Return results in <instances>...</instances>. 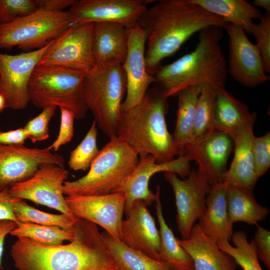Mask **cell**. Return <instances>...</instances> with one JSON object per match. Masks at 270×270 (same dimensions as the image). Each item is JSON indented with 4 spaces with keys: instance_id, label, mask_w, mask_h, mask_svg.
Returning a JSON list of instances; mask_svg holds the SVG:
<instances>
[{
    "instance_id": "obj_1",
    "label": "cell",
    "mask_w": 270,
    "mask_h": 270,
    "mask_svg": "<svg viewBox=\"0 0 270 270\" xmlns=\"http://www.w3.org/2000/svg\"><path fill=\"white\" fill-rule=\"evenodd\" d=\"M146 36L145 59L154 76L162 61L172 56L193 34L208 26L228 24L191 0H160L147 7L138 22Z\"/></svg>"
},
{
    "instance_id": "obj_2",
    "label": "cell",
    "mask_w": 270,
    "mask_h": 270,
    "mask_svg": "<svg viewBox=\"0 0 270 270\" xmlns=\"http://www.w3.org/2000/svg\"><path fill=\"white\" fill-rule=\"evenodd\" d=\"M68 244H40L18 238L10 256L18 270H118L97 225L78 218Z\"/></svg>"
},
{
    "instance_id": "obj_3",
    "label": "cell",
    "mask_w": 270,
    "mask_h": 270,
    "mask_svg": "<svg viewBox=\"0 0 270 270\" xmlns=\"http://www.w3.org/2000/svg\"><path fill=\"white\" fill-rule=\"evenodd\" d=\"M223 29L212 26L201 30L192 52L162 66L154 75V88L168 98L196 85L207 84L214 88L224 87L228 72L220 45Z\"/></svg>"
},
{
    "instance_id": "obj_4",
    "label": "cell",
    "mask_w": 270,
    "mask_h": 270,
    "mask_svg": "<svg viewBox=\"0 0 270 270\" xmlns=\"http://www.w3.org/2000/svg\"><path fill=\"white\" fill-rule=\"evenodd\" d=\"M168 106L167 98L154 87L138 104L121 110L117 136L139 158L150 154L158 164L172 160L180 152L168 130L165 116Z\"/></svg>"
},
{
    "instance_id": "obj_5",
    "label": "cell",
    "mask_w": 270,
    "mask_h": 270,
    "mask_svg": "<svg viewBox=\"0 0 270 270\" xmlns=\"http://www.w3.org/2000/svg\"><path fill=\"white\" fill-rule=\"evenodd\" d=\"M138 160L133 148L118 136H112L100 150L85 176L64 182L63 194L66 196H98L114 192L132 172Z\"/></svg>"
},
{
    "instance_id": "obj_6",
    "label": "cell",
    "mask_w": 270,
    "mask_h": 270,
    "mask_svg": "<svg viewBox=\"0 0 270 270\" xmlns=\"http://www.w3.org/2000/svg\"><path fill=\"white\" fill-rule=\"evenodd\" d=\"M126 86L125 72L118 63L94 66L84 78L82 92L88 109L98 128L110 138L117 136Z\"/></svg>"
},
{
    "instance_id": "obj_7",
    "label": "cell",
    "mask_w": 270,
    "mask_h": 270,
    "mask_svg": "<svg viewBox=\"0 0 270 270\" xmlns=\"http://www.w3.org/2000/svg\"><path fill=\"white\" fill-rule=\"evenodd\" d=\"M86 72L51 65H37L28 83L30 101L37 108H62L72 112L77 120L88 110L82 92Z\"/></svg>"
},
{
    "instance_id": "obj_8",
    "label": "cell",
    "mask_w": 270,
    "mask_h": 270,
    "mask_svg": "<svg viewBox=\"0 0 270 270\" xmlns=\"http://www.w3.org/2000/svg\"><path fill=\"white\" fill-rule=\"evenodd\" d=\"M74 24L70 11L37 9L26 16L0 23V48L17 46L24 50H38Z\"/></svg>"
},
{
    "instance_id": "obj_9",
    "label": "cell",
    "mask_w": 270,
    "mask_h": 270,
    "mask_svg": "<svg viewBox=\"0 0 270 270\" xmlns=\"http://www.w3.org/2000/svg\"><path fill=\"white\" fill-rule=\"evenodd\" d=\"M68 174L64 167L44 164L30 178L10 186L9 192L16 198L31 200L76 219L68 206L62 192L64 184Z\"/></svg>"
},
{
    "instance_id": "obj_10",
    "label": "cell",
    "mask_w": 270,
    "mask_h": 270,
    "mask_svg": "<svg viewBox=\"0 0 270 270\" xmlns=\"http://www.w3.org/2000/svg\"><path fill=\"white\" fill-rule=\"evenodd\" d=\"M92 23L72 25L52 40L38 65L89 71L94 66L92 50Z\"/></svg>"
},
{
    "instance_id": "obj_11",
    "label": "cell",
    "mask_w": 270,
    "mask_h": 270,
    "mask_svg": "<svg viewBox=\"0 0 270 270\" xmlns=\"http://www.w3.org/2000/svg\"><path fill=\"white\" fill-rule=\"evenodd\" d=\"M52 42L26 52L14 55L0 52V94L7 107L15 110L26 107L30 102L28 87L31 75Z\"/></svg>"
},
{
    "instance_id": "obj_12",
    "label": "cell",
    "mask_w": 270,
    "mask_h": 270,
    "mask_svg": "<svg viewBox=\"0 0 270 270\" xmlns=\"http://www.w3.org/2000/svg\"><path fill=\"white\" fill-rule=\"evenodd\" d=\"M164 174L174 194L178 232L182 239H186L204 212L211 186L198 169L190 170L184 180L170 172H164Z\"/></svg>"
},
{
    "instance_id": "obj_13",
    "label": "cell",
    "mask_w": 270,
    "mask_h": 270,
    "mask_svg": "<svg viewBox=\"0 0 270 270\" xmlns=\"http://www.w3.org/2000/svg\"><path fill=\"white\" fill-rule=\"evenodd\" d=\"M190 162L185 156L162 164L157 163L154 157L150 154L140 157L134 168L114 192L125 196L126 215L137 200L144 202L147 206L155 202L160 188L158 186L155 194L149 189V181L154 174L161 172H170L182 178L186 177L190 172Z\"/></svg>"
},
{
    "instance_id": "obj_14",
    "label": "cell",
    "mask_w": 270,
    "mask_h": 270,
    "mask_svg": "<svg viewBox=\"0 0 270 270\" xmlns=\"http://www.w3.org/2000/svg\"><path fill=\"white\" fill-rule=\"evenodd\" d=\"M64 167V160L48 146L30 148L23 145L0 144V192L33 176L42 165Z\"/></svg>"
},
{
    "instance_id": "obj_15",
    "label": "cell",
    "mask_w": 270,
    "mask_h": 270,
    "mask_svg": "<svg viewBox=\"0 0 270 270\" xmlns=\"http://www.w3.org/2000/svg\"><path fill=\"white\" fill-rule=\"evenodd\" d=\"M234 147V140L228 134L214 130L186 144L182 156L197 162L198 170L212 186L224 182L228 160Z\"/></svg>"
},
{
    "instance_id": "obj_16",
    "label": "cell",
    "mask_w": 270,
    "mask_h": 270,
    "mask_svg": "<svg viewBox=\"0 0 270 270\" xmlns=\"http://www.w3.org/2000/svg\"><path fill=\"white\" fill-rule=\"evenodd\" d=\"M228 36V72L243 86L254 88L270 80L256 46L240 28L228 24L224 28Z\"/></svg>"
},
{
    "instance_id": "obj_17",
    "label": "cell",
    "mask_w": 270,
    "mask_h": 270,
    "mask_svg": "<svg viewBox=\"0 0 270 270\" xmlns=\"http://www.w3.org/2000/svg\"><path fill=\"white\" fill-rule=\"evenodd\" d=\"M66 200L73 214L96 225L112 236L120 239L126 197L114 192L98 196H66Z\"/></svg>"
},
{
    "instance_id": "obj_18",
    "label": "cell",
    "mask_w": 270,
    "mask_h": 270,
    "mask_svg": "<svg viewBox=\"0 0 270 270\" xmlns=\"http://www.w3.org/2000/svg\"><path fill=\"white\" fill-rule=\"evenodd\" d=\"M128 46L122 68L126 78V96L122 111L134 108L143 100L148 87L155 82L146 70L145 54L146 36L138 23L127 28Z\"/></svg>"
},
{
    "instance_id": "obj_19",
    "label": "cell",
    "mask_w": 270,
    "mask_h": 270,
    "mask_svg": "<svg viewBox=\"0 0 270 270\" xmlns=\"http://www.w3.org/2000/svg\"><path fill=\"white\" fill-rule=\"evenodd\" d=\"M146 4L144 0H76L69 11L76 24L111 22L127 28L138 22Z\"/></svg>"
},
{
    "instance_id": "obj_20",
    "label": "cell",
    "mask_w": 270,
    "mask_h": 270,
    "mask_svg": "<svg viewBox=\"0 0 270 270\" xmlns=\"http://www.w3.org/2000/svg\"><path fill=\"white\" fill-rule=\"evenodd\" d=\"M147 206L136 202L122 220L120 240L130 248L160 261V235ZM161 262V261H160Z\"/></svg>"
},
{
    "instance_id": "obj_21",
    "label": "cell",
    "mask_w": 270,
    "mask_h": 270,
    "mask_svg": "<svg viewBox=\"0 0 270 270\" xmlns=\"http://www.w3.org/2000/svg\"><path fill=\"white\" fill-rule=\"evenodd\" d=\"M128 46L127 28L124 25L111 22L92 23V50L94 66L122 64Z\"/></svg>"
},
{
    "instance_id": "obj_22",
    "label": "cell",
    "mask_w": 270,
    "mask_h": 270,
    "mask_svg": "<svg viewBox=\"0 0 270 270\" xmlns=\"http://www.w3.org/2000/svg\"><path fill=\"white\" fill-rule=\"evenodd\" d=\"M194 262V270H236L238 264L229 254L206 236L195 224L186 239H178Z\"/></svg>"
},
{
    "instance_id": "obj_23",
    "label": "cell",
    "mask_w": 270,
    "mask_h": 270,
    "mask_svg": "<svg viewBox=\"0 0 270 270\" xmlns=\"http://www.w3.org/2000/svg\"><path fill=\"white\" fill-rule=\"evenodd\" d=\"M227 186L224 182L211 186L204 212L198 224L202 231L217 244L230 242L234 232L227 208Z\"/></svg>"
},
{
    "instance_id": "obj_24",
    "label": "cell",
    "mask_w": 270,
    "mask_h": 270,
    "mask_svg": "<svg viewBox=\"0 0 270 270\" xmlns=\"http://www.w3.org/2000/svg\"><path fill=\"white\" fill-rule=\"evenodd\" d=\"M213 126L214 130L228 134L232 138L244 128L254 123L256 114L236 98L224 86L214 88Z\"/></svg>"
},
{
    "instance_id": "obj_25",
    "label": "cell",
    "mask_w": 270,
    "mask_h": 270,
    "mask_svg": "<svg viewBox=\"0 0 270 270\" xmlns=\"http://www.w3.org/2000/svg\"><path fill=\"white\" fill-rule=\"evenodd\" d=\"M250 123L232 138L234 154L224 182L254 189L258 179L254 168L252 142L254 136Z\"/></svg>"
},
{
    "instance_id": "obj_26",
    "label": "cell",
    "mask_w": 270,
    "mask_h": 270,
    "mask_svg": "<svg viewBox=\"0 0 270 270\" xmlns=\"http://www.w3.org/2000/svg\"><path fill=\"white\" fill-rule=\"evenodd\" d=\"M227 184V208L232 224L242 222L258 226L259 222L265 219L269 209L257 202L252 189L234 184Z\"/></svg>"
},
{
    "instance_id": "obj_27",
    "label": "cell",
    "mask_w": 270,
    "mask_h": 270,
    "mask_svg": "<svg viewBox=\"0 0 270 270\" xmlns=\"http://www.w3.org/2000/svg\"><path fill=\"white\" fill-rule=\"evenodd\" d=\"M210 12L216 15L228 24L242 28L251 34L254 20H260V10L244 0H191Z\"/></svg>"
},
{
    "instance_id": "obj_28",
    "label": "cell",
    "mask_w": 270,
    "mask_h": 270,
    "mask_svg": "<svg viewBox=\"0 0 270 270\" xmlns=\"http://www.w3.org/2000/svg\"><path fill=\"white\" fill-rule=\"evenodd\" d=\"M156 212L160 226V261L170 270H194L192 258L179 244L164 220L160 200V192L155 200Z\"/></svg>"
},
{
    "instance_id": "obj_29",
    "label": "cell",
    "mask_w": 270,
    "mask_h": 270,
    "mask_svg": "<svg viewBox=\"0 0 270 270\" xmlns=\"http://www.w3.org/2000/svg\"><path fill=\"white\" fill-rule=\"evenodd\" d=\"M101 234L118 270H170L164 262L129 247L107 232Z\"/></svg>"
},
{
    "instance_id": "obj_30",
    "label": "cell",
    "mask_w": 270,
    "mask_h": 270,
    "mask_svg": "<svg viewBox=\"0 0 270 270\" xmlns=\"http://www.w3.org/2000/svg\"><path fill=\"white\" fill-rule=\"evenodd\" d=\"M203 85L190 86L178 94L177 118L172 136L179 150V156H182L184 146L192 140L196 108Z\"/></svg>"
},
{
    "instance_id": "obj_31",
    "label": "cell",
    "mask_w": 270,
    "mask_h": 270,
    "mask_svg": "<svg viewBox=\"0 0 270 270\" xmlns=\"http://www.w3.org/2000/svg\"><path fill=\"white\" fill-rule=\"evenodd\" d=\"M9 234L17 238H28L47 246L63 244L64 241H71L74 238V227L72 230H68L58 226L22 222H18Z\"/></svg>"
},
{
    "instance_id": "obj_32",
    "label": "cell",
    "mask_w": 270,
    "mask_h": 270,
    "mask_svg": "<svg viewBox=\"0 0 270 270\" xmlns=\"http://www.w3.org/2000/svg\"><path fill=\"white\" fill-rule=\"evenodd\" d=\"M14 213L18 222H30L46 226H58L72 230L76 219L64 214L48 213L29 205L23 200L18 198L14 206Z\"/></svg>"
},
{
    "instance_id": "obj_33",
    "label": "cell",
    "mask_w": 270,
    "mask_h": 270,
    "mask_svg": "<svg viewBox=\"0 0 270 270\" xmlns=\"http://www.w3.org/2000/svg\"><path fill=\"white\" fill-rule=\"evenodd\" d=\"M231 240L234 246L229 242L220 243L218 246L232 256L243 270H263L258 262L253 239L249 242L246 233L239 230L233 232Z\"/></svg>"
},
{
    "instance_id": "obj_34",
    "label": "cell",
    "mask_w": 270,
    "mask_h": 270,
    "mask_svg": "<svg viewBox=\"0 0 270 270\" xmlns=\"http://www.w3.org/2000/svg\"><path fill=\"white\" fill-rule=\"evenodd\" d=\"M214 92V87L207 84L203 85L196 108L192 140L202 137L214 130L213 126Z\"/></svg>"
},
{
    "instance_id": "obj_35",
    "label": "cell",
    "mask_w": 270,
    "mask_h": 270,
    "mask_svg": "<svg viewBox=\"0 0 270 270\" xmlns=\"http://www.w3.org/2000/svg\"><path fill=\"white\" fill-rule=\"evenodd\" d=\"M96 124L94 121L86 136L70 155L68 165L74 170H86L98 156Z\"/></svg>"
},
{
    "instance_id": "obj_36",
    "label": "cell",
    "mask_w": 270,
    "mask_h": 270,
    "mask_svg": "<svg viewBox=\"0 0 270 270\" xmlns=\"http://www.w3.org/2000/svg\"><path fill=\"white\" fill-rule=\"evenodd\" d=\"M259 20L258 23H254L251 34L255 38L264 71L268 74L270 73V14H262Z\"/></svg>"
},
{
    "instance_id": "obj_37",
    "label": "cell",
    "mask_w": 270,
    "mask_h": 270,
    "mask_svg": "<svg viewBox=\"0 0 270 270\" xmlns=\"http://www.w3.org/2000/svg\"><path fill=\"white\" fill-rule=\"evenodd\" d=\"M252 152L254 168L258 179L264 174L270 167V132L256 137L252 142Z\"/></svg>"
},
{
    "instance_id": "obj_38",
    "label": "cell",
    "mask_w": 270,
    "mask_h": 270,
    "mask_svg": "<svg viewBox=\"0 0 270 270\" xmlns=\"http://www.w3.org/2000/svg\"><path fill=\"white\" fill-rule=\"evenodd\" d=\"M56 107L50 106L42 109L36 116L30 120L24 127L28 138L32 142L46 140L49 137L48 124L54 115Z\"/></svg>"
},
{
    "instance_id": "obj_39",
    "label": "cell",
    "mask_w": 270,
    "mask_h": 270,
    "mask_svg": "<svg viewBox=\"0 0 270 270\" xmlns=\"http://www.w3.org/2000/svg\"><path fill=\"white\" fill-rule=\"evenodd\" d=\"M36 10L32 0H0V23L26 16Z\"/></svg>"
},
{
    "instance_id": "obj_40",
    "label": "cell",
    "mask_w": 270,
    "mask_h": 270,
    "mask_svg": "<svg viewBox=\"0 0 270 270\" xmlns=\"http://www.w3.org/2000/svg\"><path fill=\"white\" fill-rule=\"evenodd\" d=\"M60 131L56 139L49 146L57 151L60 146L71 140L74 136V114L70 111L60 108Z\"/></svg>"
},
{
    "instance_id": "obj_41",
    "label": "cell",
    "mask_w": 270,
    "mask_h": 270,
    "mask_svg": "<svg viewBox=\"0 0 270 270\" xmlns=\"http://www.w3.org/2000/svg\"><path fill=\"white\" fill-rule=\"evenodd\" d=\"M258 257L270 269V232L258 225L253 239Z\"/></svg>"
},
{
    "instance_id": "obj_42",
    "label": "cell",
    "mask_w": 270,
    "mask_h": 270,
    "mask_svg": "<svg viewBox=\"0 0 270 270\" xmlns=\"http://www.w3.org/2000/svg\"><path fill=\"white\" fill-rule=\"evenodd\" d=\"M8 189L0 192V220H10L17 223L14 206L18 198L10 194Z\"/></svg>"
},
{
    "instance_id": "obj_43",
    "label": "cell",
    "mask_w": 270,
    "mask_h": 270,
    "mask_svg": "<svg viewBox=\"0 0 270 270\" xmlns=\"http://www.w3.org/2000/svg\"><path fill=\"white\" fill-rule=\"evenodd\" d=\"M28 138V133L24 128L6 132L0 131V144L23 145Z\"/></svg>"
},
{
    "instance_id": "obj_44",
    "label": "cell",
    "mask_w": 270,
    "mask_h": 270,
    "mask_svg": "<svg viewBox=\"0 0 270 270\" xmlns=\"http://www.w3.org/2000/svg\"><path fill=\"white\" fill-rule=\"evenodd\" d=\"M76 0H34L37 9L50 12H62L71 7Z\"/></svg>"
},
{
    "instance_id": "obj_45",
    "label": "cell",
    "mask_w": 270,
    "mask_h": 270,
    "mask_svg": "<svg viewBox=\"0 0 270 270\" xmlns=\"http://www.w3.org/2000/svg\"><path fill=\"white\" fill-rule=\"evenodd\" d=\"M16 226V223L10 220H0V266L2 268V256L4 240L7 234Z\"/></svg>"
},
{
    "instance_id": "obj_46",
    "label": "cell",
    "mask_w": 270,
    "mask_h": 270,
    "mask_svg": "<svg viewBox=\"0 0 270 270\" xmlns=\"http://www.w3.org/2000/svg\"><path fill=\"white\" fill-rule=\"evenodd\" d=\"M254 6H260L266 10V13L270 14V0H254L251 3Z\"/></svg>"
},
{
    "instance_id": "obj_47",
    "label": "cell",
    "mask_w": 270,
    "mask_h": 270,
    "mask_svg": "<svg viewBox=\"0 0 270 270\" xmlns=\"http://www.w3.org/2000/svg\"><path fill=\"white\" fill-rule=\"evenodd\" d=\"M7 108V104L5 98L0 94V112L5 108Z\"/></svg>"
}]
</instances>
